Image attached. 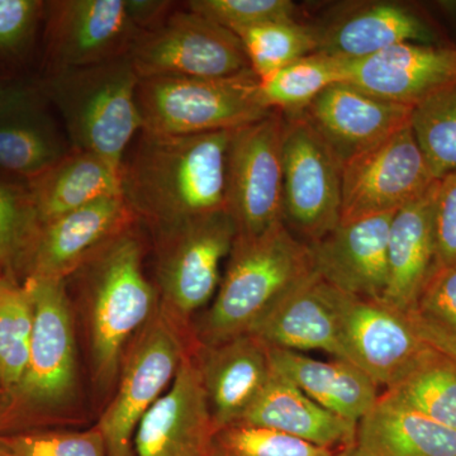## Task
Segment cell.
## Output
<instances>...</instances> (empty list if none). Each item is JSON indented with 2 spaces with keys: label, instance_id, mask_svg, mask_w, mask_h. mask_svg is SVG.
Instances as JSON below:
<instances>
[{
  "label": "cell",
  "instance_id": "cell-1",
  "mask_svg": "<svg viewBox=\"0 0 456 456\" xmlns=\"http://www.w3.org/2000/svg\"><path fill=\"white\" fill-rule=\"evenodd\" d=\"M232 131L200 134L141 131L119 169L121 197L136 220L156 227L227 211L226 155Z\"/></svg>",
  "mask_w": 456,
  "mask_h": 456
},
{
  "label": "cell",
  "instance_id": "cell-2",
  "mask_svg": "<svg viewBox=\"0 0 456 456\" xmlns=\"http://www.w3.org/2000/svg\"><path fill=\"white\" fill-rule=\"evenodd\" d=\"M314 275L310 246L283 222L260 235H237L220 287L198 321L194 338L200 345H215L248 334Z\"/></svg>",
  "mask_w": 456,
  "mask_h": 456
},
{
  "label": "cell",
  "instance_id": "cell-3",
  "mask_svg": "<svg viewBox=\"0 0 456 456\" xmlns=\"http://www.w3.org/2000/svg\"><path fill=\"white\" fill-rule=\"evenodd\" d=\"M33 332L22 379L5 399L0 434L45 430L68 419L77 395V342L66 281L26 279Z\"/></svg>",
  "mask_w": 456,
  "mask_h": 456
},
{
  "label": "cell",
  "instance_id": "cell-4",
  "mask_svg": "<svg viewBox=\"0 0 456 456\" xmlns=\"http://www.w3.org/2000/svg\"><path fill=\"white\" fill-rule=\"evenodd\" d=\"M130 55L86 68L49 71L40 80L46 101L61 114L71 149L121 169L131 141L142 131Z\"/></svg>",
  "mask_w": 456,
  "mask_h": 456
},
{
  "label": "cell",
  "instance_id": "cell-5",
  "mask_svg": "<svg viewBox=\"0 0 456 456\" xmlns=\"http://www.w3.org/2000/svg\"><path fill=\"white\" fill-rule=\"evenodd\" d=\"M90 296L93 364L99 386L118 379L130 340L154 316L160 298L143 272V245L134 226L80 268Z\"/></svg>",
  "mask_w": 456,
  "mask_h": 456
},
{
  "label": "cell",
  "instance_id": "cell-6",
  "mask_svg": "<svg viewBox=\"0 0 456 456\" xmlns=\"http://www.w3.org/2000/svg\"><path fill=\"white\" fill-rule=\"evenodd\" d=\"M136 99L142 131L158 134L232 131L272 112L251 69L227 77H143Z\"/></svg>",
  "mask_w": 456,
  "mask_h": 456
},
{
  "label": "cell",
  "instance_id": "cell-7",
  "mask_svg": "<svg viewBox=\"0 0 456 456\" xmlns=\"http://www.w3.org/2000/svg\"><path fill=\"white\" fill-rule=\"evenodd\" d=\"M197 344L193 331L159 305L128 345L118 389L95 425L106 441L108 455L132 456V441L141 419L169 389L183 359Z\"/></svg>",
  "mask_w": 456,
  "mask_h": 456
},
{
  "label": "cell",
  "instance_id": "cell-8",
  "mask_svg": "<svg viewBox=\"0 0 456 456\" xmlns=\"http://www.w3.org/2000/svg\"><path fill=\"white\" fill-rule=\"evenodd\" d=\"M154 228L161 307L189 329L191 316L217 293L222 261L237 236L235 221L224 209Z\"/></svg>",
  "mask_w": 456,
  "mask_h": 456
},
{
  "label": "cell",
  "instance_id": "cell-9",
  "mask_svg": "<svg viewBox=\"0 0 456 456\" xmlns=\"http://www.w3.org/2000/svg\"><path fill=\"white\" fill-rule=\"evenodd\" d=\"M283 116L281 221L310 245L340 224L344 164L303 112Z\"/></svg>",
  "mask_w": 456,
  "mask_h": 456
},
{
  "label": "cell",
  "instance_id": "cell-10",
  "mask_svg": "<svg viewBox=\"0 0 456 456\" xmlns=\"http://www.w3.org/2000/svg\"><path fill=\"white\" fill-rule=\"evenodd\" d=\"M283 113L272 110L259 121L231 132L226 208L237 235H260L283 222Z\"/></svg>",
  "mask_w": 456,
  "mask_h": 456
},
{
  "label": "cell",
  "instance_id": "cell-11",
  "mask_svg": "<svg viewBox=\"0 0 456 456\" xmlns=\"http://www.w3.org/2000/svg\"><path fill=\"white\" fill-rule=\"evenodd\" d=\"M130 59L140 79L227 77L251 69L239 36L188 8L141 33Z\"/></svg>",
  "mask_w": 456,
  "mask_h": 456
},
{
  "label": "cell",
  "instance_id": "cell-12",
  "mask_svg": "<svg viewBox=\"0 0 456 456\" xmlns=\"http://www.w3.org/2000/svg\"><path fill=\"white\" fill-rule=\"evenodd\" d=\"M436 182L410 122L344 164L341 221L397 212Z\"/></svg>",
  "mask_w": 456,
  "mask_h": 456
},
{
  "label": "cell",
  "instance_id": "cell-13",
  "mask_svg": "<svg viewBox=\"0 0 456 456\" xmlns=\"http://www.w3.org/2000/svg\"><path fill=\"white\" fill-rule=\"evenodd\" d=\"M334 289L344 360L364 371L378 387L391 388L434 349L407 314L382 301Z\"/></svg>",
  "mask_w": 456,
  "mask_h": 456
},
{
  "label": "cell",
  "instance_id": "cell-14",
  "mask_svg": "<svg viewBox=\"0 0 456 456\" xmlns=\"http://www.w3.org/2000/svg\"><path fill=\"white\" fill-rule=\"evenodd\" d=\"M46 73L130 55L141 35L125 0H53L45 4Z\"/></svg>",
  "mask_w": 456,
  "mask_h": 456
},
{
  "label": "cell",
  "instance_id": "cell-15",
  "mask_svg": "<svg viewBox=\"0 0 456 456\" xmlns=\"http://www.w3.org/2000/svg\"><path fill=\"white\" fill-rule=\"evenodd\" d=\"M193 347L175 379L141 419L132 456H211L215 421Z\"/></svg>",
  "mask_w": 456,
  "mask_h": 456
},
{
  "label": "cell",
  "instance_id": "cell-16",
  "mask_svg": "<svg viewBox=\"0 0 456 456\" xmlns=\"http://www.w3.org/2000/svg\"><path fill=\"white\" fill-rule=\"evenodd\" d=\"M134 221L127 204L116 196L44 222L27 260L23 281H66Z\"/></svg>",
  "mask_w": 456,
  "mask_h": 456
},
{
  "label": "cell",
  "instance_id": "cell-17",
  "mask_svg": "<svg viewBox=\"0 0 456 456\" xmlns=\"http://www.w3.org/2000/svg\"><path fill=\"white\" fill-rule=\"evenodd\" d=\"M395 213L340 221L331 232L308 245L318 277L350 296L382 301L388 285V236Z\"/></svg>",
  "mask_w": 456,
  "mask_h": 456
},
{
  "label": "cell",
  "instance_id": "cell-18",
  "mask_svg": "<svg viewBox=\"0 0 456 456\" xmlns=\"http://www.w3.org/2000/svg\"><path fill=\"white\" fill-rule=\"evenodd\" d=\"M316 53L359 60L401 44L434 45V29L416 11L397 2H353L329 14L318 26Z\"/></svg>",
  "mask_w": 456,
  "mask_h": 456
},
{
  "label": "cell",
  "instance_id": "cell-19",
  "mask_svg": "<svg viewBox=\"0 0 456 456\" xmlns=\"http://www.w3.org/2000/svg\"><path fill=\"white\" fill-rule=\"evenodd\" d=\"M412 110L340 82L320 93L303 114L345 164L408 125Z\"/></svg>",
  "mask_w": 456,
  "mask_h": 456
},
{
  "label": "cell",
  "instance_id": "cell-20",
  "mask_svg": "<svg viewBox=\"0 0 456 456\" xmlns=\"http://www.w3.org/2000/svg\"><path fill=\"white\" fill-rule=\"evenodd\" d=\"M456 79V50L401 44L346 61L344 82L392 103L415 107Z\"/></svg>",
  "mask_w": 456,
  "mask_h": 456
},
{
  "label": "cell",
  "instance_id": "cell-21",
  "mask_svg": "<svg viewBox=\"0 0 456 456\" xmlns=\"http://www.w3.org/2000/svg\"><path fill=\"white\" fill-rule=\"evenodd\" d=\"M194 354L216 428L237 424L272 377L268 345L242 334L215 345L198 344Z\"/></svg>",
  "mask_w": 456,
  "mask_h": 456
},
{
  "label": "cell",
  "instance_id": "cell-22",
  "mask_svg": "<svg viewBox=\"0 0 456 456\" xmlns=\"http://www.w3.org/2000/svg\"><path fill=\"white\" fill-rule=\"evenodd\" d=\"M248 334L275 349L321 350L344 360L335 289L317 274L275 305Z\"/></svg>",
  "mask_w": 456,
  "mask_h": 456
},
{
  "label": "cell",
  "instance_id": "cell-23",
  "mask_svg": "<svg viewBox=\"0 0 456 456\" xmlns=\"http://www.w3.org/2000/svg\"><path fill=\"white\" fill-rule=\"evenodd\" d=\"M436 184L393 216L388 236V285L382 302L408 314L437 268L435 237Z\"/></svg>",
  "mask_w": 456,
  "mask_h": 456
},
{
  "label": "cell",
  "instance_id": "cell-24",
  "mask_svg": "<svg viewBox=\"0 0 456 456\" xmlns=\"http://www.w3.org/2000/svg\"><path fill=\"white\" fill-rule=\"evenodd\" d=\"M353 456H456V430L383 393L356 426Z\"/></svg>",
  "mask_w": 456,
  "mask_h": 456
},
{
  "label": "cell",
  "instance_id": "cell-25",
  "mask_svg": "<svg viewBox=\"0 0 456 456\" xmlns=\"http://www.w3.org/2000/svg\"><path fill=\"white\" fill-rule=\"evenodd\" d=\"M237 424L270 428L335 452L353 446L358 426L321 407L274 370Z\"/></svg>",
  "mask_w": 456,
  "mask_h": 456
},
{
  "label": "cell",
  "instance_id": "cell-26",
  "mask_svg": "<svg viewBox=\"0 0 456 456\" xmlns=\"http://www.w3.org/2000/svg\"><path fill=\"white\" fill-rule=\"evenodd\" d=\"M273 370L312 401L358 424L378 397V386L356 365L341 359L323 362L297 351L269 347Z\"/></svg>",
  "mask_w": 456,
  "mask_h": 456
},
{
  "label": "cell",
  "instance_id": "cell-27",
  "mask_svg": "<svg viewBox=\"0 0 456 456\" xmlns=\"http://www.w3.org/2000/svg\"><path fill=\"white\" fill-rule=\"evenodd\" d=\"M27 185L41 224L103 198L121 196L118 171L99 156L74 149Z\"/></svg>",
  "mask_w": 456,
  "mask_h": 456
},
{
  "label": "cell",
  "instance_id": "cell-28",
  "mask_svg": "<svg viewBox=\"0 0 456 456\" xmlns=\"http://www.w3.org/2000/svg\"><path fill=\"white\" fill-rule=\"evenodd\" d=\"M70 150L45 106L0 119V176L28 183Z\"/></svg>",
  "mask_w": 456,
  "mask_h": 456
},
{
  "label": "cell",
  "instance_id": "cell-29",
  "mask_svg": "<svg viewBox=\"0 0 456 456\" xmlns=\"http://www.w3.org/2000/svg\"><path fill=\"white\" fill-rule=\"evenodd\" d=\"M387 393L456 430V360L432 349Z\"/></svg>",
  "mask_w": 456,
  "mask_h": 456
},
{
  "label": "cell",
  "instance_id": "cell-30",
  "mask_svg": "<svg viewBox=\"0 0 456 456\" xmlns=\"http://www.w3.org/2000/svg\"><path fill=\"white\" fill-rule=\"evenodd\" d=\"M345 66L346 60L311 53L261 79V98L270 110L301 113L323 90L344 82Z\"/></svg>",
  "mask_w": 456,
  "mask_h": 456
},
{
  "label": "cell",
  "instance_id": "cell-31",
  "mask_svg": "<svg viewBox=\"0 0 456 456\" xmlns=\"http://www.w3.org/2000/svg\"><path fill=\"white\" fill-rule=\"evenodd\" d=\"M33 302L28 288L13 279L0 281V387L5 395L17 388L31 347Z\"/></svg>",
  "mask_w": 456,
  "mask_h": 456
},
{
  "label": "cell",
  "instance_id": "cell-32",
  "mask_svg": "<svg viewBox=\"0 0 456 456\" xmlns=\"http://www.w3.org/2000/svg\"><path fill=\"white\" fill-rule=\"evenodd\" d=\"M40 227L27 183L0 176V265L5 277L23 283L27 260Z\"/></svg>",
  "mask_w": 456,
  "mask_h": 456
},
{
  "label": "cell",
  "instance_id": "cell-33",
  "mask_svg": "<svg viewBox=\"0 0 456 456\" xmlns=\"http://www.w3.org/2000/svg\"><path fill=\"white\" fill-rule=\"evenodd\" d=\"M411 127L437 180L456 171V79L413 107Z\"/></svg>",
  "mask_w": 456,
  "mask_h": 456
},
{
  "label": "cell",
  "instance_id": "cell-34",
  "mask_svg": "<svg viewBox=\"0 0 456 456\" xmlns=\"http://www.w3.org/2000/svg\"><path fill=\"white\" fill-rule=\"evenodd\" d=\"M235 35L242 42L251 70L260 80L316 53L317 49L312 26L302 25L296 20L263 23Z\"/></svg>",
  "mask_w": 456,
  "mask_h": 456
},
{
  "label": "cell",
  "instance_id": "cell-35",
  "mask_svg": "<svg viewBox=\"0 0 456 456\" xmlns=\"http://www.w3.org/2000/svg\"><path fill=\"white\" fill-rule=\"evenodd\" d=\"M407 316L432 347L456 360V265L432 273Z\"/></svg>",
  "mask_w": 456,
  "mask_h": 456
},
{
  "label": "cell",
  "instance_id": "cell-36",
  "mask_svg": "<svg viewBox=\"0 0 456 456\" xmlns=\"http://www.w3.org/2000/svg\"><path fill=\"white\" fill-rule=\"evenodd\" d=\"M338 452L281 432L248 424L218 428L211 448V456H336Z\"/></svg>",
  "mask_w": 456,
  "mask_h": 456
},
{
  "label": "cell",
  "instance_id": "cell-37",
  "mask_svg": "<svg viewBox=\"0 0 456 456\" xmlns=\"http://www.w3.org/2000/svg\"><path fill=\"white\" fill-rule=\"evenodd\" d=\"M0 456H110L97 428L86 431L53 428L0 434Z\"/></svg>",
  "mask_w": 456,
  "mask_h": 456
},
{
  "label": "cell",
  "instance_id": "cell-38",
  "mask_svg": "<svg viewBox=\"0 0 456 456\" xmlns=\"http://www.w3.org/2000/svg\"><path fill=\"white\" fill-rule=\"evenodd\" d=\"M187 8L233 33L263 23L294 20L290 0H191Z\"/></svg>",
  "mask_w": 456,
  "mask_h": 456
},
{
  "label": "cell",
  "instance_id": "cell-39",
  "mask_svg": "<svg viewBox=\"0 0 456 456\" xmlns=\"http://www.w3.org/2000/svg\"><path fill=\"white\" fill-rule=\"evenodd\" d=\"M41 0H0V57L18 60L32 49L44 23Z\"/></svg>",
  "mask_w": 456,
  "mask_h": 456
},
{
  "label": "cell",
  "instance_id": "cell-40",
  "mask_svg": "<svg viewBox=\"0 0 456 456\" xmlns=\"http://www.w3.org/2000/svg\"><path fill=\"white\" fill-rule=\"evenodd\" d=\"M434 220L437 268L456 265V171L437 180Z\"/></svg>",
  "mask_w": 456,
  "mask_h": 456
},
{
  "label": "cell",
  "instance_id": "cell-41",
  "mask_svg": "<svg viewBox=\"0 0 456 456\" xmlns=\"http://www.w3.org/2000/svg\"><path fill=\"white\" fill-rule=\"evenodd\" d=\"M46 102L40 83L0 77V119L32 108L46 106Z\"/></svg>",
  "mask_w": 456,
  "mask_h": 456
},
{
  "label": "cell",
  "instance_id": "cell-42",
  "mask_svg": "<svg viewBox=\"0 0 456 456\" xmlns=\"http://www.w3.org/2000/svg\"><path fill=\"white\" fill-rule=\"evenodd\" d=\"M128 16L141 33L152 31L171 14L173 2L164 0H125Z\"/></svg>",
  "mask_w": 456,
  "mask_h": 456
},
{
  "label": "cell",
  "instance_id": "cell-43",
  "mask_svg": "<svg viewBox=\"0 0 456 456\" xmlns=\"http://www.w3.org/2000/svg\"><path fill=\"white\" fill-rule=\"evenodd\" d=\"M5 399H7V395H5L4 391L0 387V413H2L3 408H4Z\"/></svg>",
  "mask_w": 456,
  "mask_h": 456
},
{
  "label": "cell",
  "instance_id": "cell-44",
  "mask_svg": "<svg viewBox=\"0 0 456 456\" xmlns=\"http://www.w3.org/2000/svg\"><path fill=\"white\" fill-rule=\"evenodd\" d=\"M336 456H353L350 454L349 452H347V450H342V452H338V454H336Z\"/></svg>",
  "mask_w": 456,
  "mask_h": 456
},
{
  "label": "cell",
  "instance_id": "cell-45",
  "mask_svg": "<svg viewBox=\"0 0 456 456\" xmlns=\"http://www.w3.org/2000/svg\"><path fill=\"white\" fill-rule=\"evenodd\" d=\"M5 277L4 269H3V266L0 265V281H2V279Z\"/></svg>",
  "mask_w": 456,
  "mask_h": 456
}]
</instances>
